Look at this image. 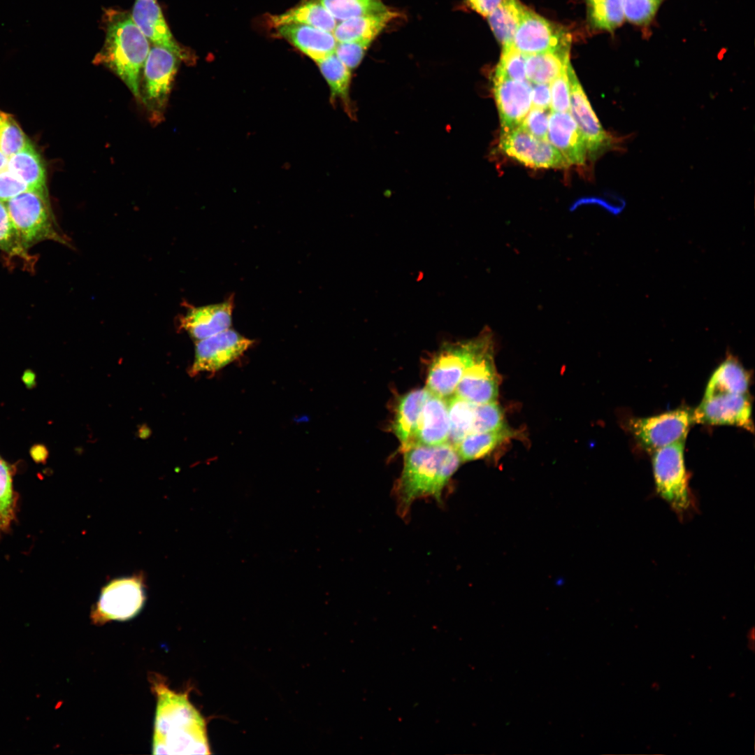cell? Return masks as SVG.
<instances>
[{
	"label": "cell",
	"mask_w": 755,
	"mask_h": 755,
	"mask_svg": "<svg viewBox=\"0 0 755 755\" xmlns=\"http://www.w3.org/2000/svg\"><path fill=\"white\" fill-rule=\"evenodd\" d=\"M15 498L12 485L11 470L0 456V530L6 531L14 517Z\"/></svg>",
	"instance_id": "d590c367"
},
{
	"label": "cell",
	"mask_w": 755,
	"mask_h": 755,
	"mask_svg": "<svg viewBox=\"0 0 755 755\" xmlns=\"http://www.w3.org/2000/svg\"><path fill=\"white\" fill-rule=\"evenodd\" d=\"M0 250L10 257L22 260L32 268L36 258L29 253L13 225L5 202L0 201Z\"/></svg>",
	"instance_id": "1f68e13d"
},
{
	"label": "cell",
	"mask_w": 755,
	"mask_h": 755,
	"mask_svg": "<svg viewBox=\"0 0 755 755\" xmlns=\"http://www.w3.org/2000/svg\"><path fill=\"white\" fill-rule=\"evenodd\" d=\"M447 402L450 422L448 443L454 447L471 432L476 405L456 394L451 396Z\"/></svg>",
	"instance_id": "4dcf8cb0"
},
{
	"label": "cell",
	"mask_w": 755,
	"mask_h": 755,
	"mask_svg": "<svg viewBox=\"0 0 755 755\" xmlns=\"http://www.w3.org/2000/svg\"><path fill=\"white\" fill-rule=\"evenodd\" d=\"M6 204L13 225L27 250L45 240L67 245L57 227L47 191L29 189Z\"/></svg>",
	"instance_id": "5b68a950"
},
{
	"label": "cell",
	"mask_w": 755,
	"mask_h": 755,
	"mask_svg": "<svg viewBox=\"0 0 755 755\" xmlns=\"http://www.w3.org/2000/svg\"><path fill=\"white\" fill-rule=\"evenodd\" d=\"M684 441L651 452L656 491L682 519L695 508L685 468Z\"/></svg>",
	"instance_id": "277c9868"
},
{
	"label": "cell",
	"mask_w": 755,
	"mask_h": 755,
	"mask_svg": "<svg viewBox=\"0 0 755 755\" xmlns=\"http://www.w3.org/2000/svg\"><path fill=\"white\" fill-rule=\"evenodd\" d=\"M371 42H338L334 54L351 71L362 62Z\"/></svg>",
	"instance_id": "60d3db41"
},
{
	"label": "cell",
	"mask_w": 755,
	"mask_h": 755,
	"mask_svg": "<svg viewBox=\"0 0 755 755\" xmlns=\"http://www.w3.org/2000/svg\"><path fill=\"white\" fill-rule=\"evenodd\" d=\"M570 34L563 27L525 8L512 45L526 55L570 50Z\"/></svg>",
	"instance_id": "9c48e42d"
},
{
	"label": "cell",
	"mask_w": 755,
	"mask_h": 755,
	"mask_svg": "<svg viewBox=\"0 0 755 755\" xmlns=\"http://www.w3.org/2000/svg\"><path fill=\"white\" fill-rule=\"evenodd\" d=\"M525 8L519 0H501L487 16L491 30L503 47L512 45Z\"/></svg>",
	"instance_id": "f1b7e54d"
},
{
	"label": "cell",
	"mask_w": 755,
	"mask_h": 755,
	"mask_svg": "<svg viewBox=\"0 0 755 755\" xmlns=\"http://www.w3.org/2000/svg\"><path fill=\"white\" fill-rule=\"evenodd\" d=\"M570 64V50L526 55V80L531 83L549 84L564 72Z\"/></svg>",
	"instance_id": "83f0119b"
},
{
	"label": "cell",
	"mask_w": 755,
	"mask_h": 755,
	"mask_svg": "<svg viewBox=\"0 0 755 755\" xmlns=\"http://www.w3.org/2000/svg\"><path fill=\"white\" fill-rule=\"evenodd\" d=\"M150 678L157 699L152 754H210L206 721L188 693L171 690L158 675Z\"/></svg>",
	"instance_id": "6da1fadb"
},
{
	"label": "cell",
	"mask_w": 755,
	"mask_h": 755,
	"mask_svg": "<svg viewBox=\"0 0 755 755\" xmlns=\"http://www.w3.org/2000/svg\"><path fill=\"white\" fill-rule=\"evenodd\" d=\"M568 68L549 83L552 112H570V87Z\"/></svg>",
	"instance_id": "ab89813d"
},
{
	"label": "cell",
	"mask_w": 755,
	"mask_h": 755,
	"mask_svg": "<svg viewBox=\"0 0 755 755\" xmlns=\"http://www.w3.org/2000/svg\"><path fill=\"white\" fill-rule=\"evenodd\" d=\"M747 640H748V644H747L748 645V649L749 650H752V652H754V641H755V631H754V626H752L751 628L749 629V631L747 632Z\"/></svg>",
	"instance_id": "c3c4849f"
},
{
	"label": "cell",
	"mask_w": 755,
	"mask_h": 755,
	"mask_svg": "<svg viewBox=\"0 0 755 755\" xmlns=\"http://www.w3.org/2000/svg\"><path fill=\"white\" fill-rule=\"evenodd\" d=\"M472 360L466 368L455 391L458 396L475 405L496 401L498 379L493 360V337L490 331L477 338Z\"/></svg>",
	"instance_id": "52a82bcc"
},
{
	"label": "cell",
	"mask_w": 755,
	"mask_h": 755,
	"mask_svg": "<svg viewBox=\"0 0 755 755\" xmlns=\"http://www.w3.org/2000/svg\"><path fill=\"white\" fill-rule=\"evenodd\" d=\"M32 459L36 462H43L48 454V450L42 445H35L30 450Z\"/></svg>",
	"instance_id": "bcb514c9"
},
{
	"label": "cell",
	"mask_w": 755,
	"mask_h": 755,
	"mask_svg": "<svg viewBox=\"0 0 755 755\" xmlns=\"http://www.w3.org/2000/svg\"><path fill=\"white\" fill-rule=\"evenodd\" d=\"M656 686L659 688V684H658L657 682H654V683H653V684H652V689H655V690H658V689L656 688Z\"/></svg>",
	"instance_id": "816d5d0a"
},
{
	"label": "cell",
	"mask_w": 755,
	"mask_h": 755,
	"mask_svg": "<svg viewBox=\"0 0 755 755\" xmlns=\"http://www.w3.org/2000/svg\"><path fill=\"white\" fill-rule=\"evenodd\" d=\"M271 23L274 27L285 24H302L333 33L337 20L319 0H306L282 14L271 17Z\"/></svg>",
	"instance_id": "d4e9b609"
},
{
	"label": "cell",
	"mask_w": 755,
	"mask_h": 755,
	"mask_svg": "<svg viewBox=\"0 0 755 755\" xmlns=\"http://www.w3.org/2000/svg\"><path fill=\"white\" fill-rule=\"evenodd\" d=\"M504 428L503 412L496 401L476 405L471 432L494 431Z\"/></svg>",
	"instance_id": "74e56055"
},
{
	"label": "cell",
	"mask_w": 755,
	"mask_h": 755,
	"mask_svg": "<svg viewBox=\"0 0 755 755\" xmlns=\"http://www.w3.org/2000/svg\"><path fill=\"white\" fill-rule=\"evenodd\" d=\"M499 147L506 155L528 167L564 168L569 166L547 140L536 138L520 126L502 132Z\"/></svg>",
	"instance_id": "8fae6325"
},
{
	"label": "cell",
	"mask_w": 755,
	"mask_h": 755,
	"mask_svg": "<svg viewBox=\"0 0 755 755\" xmlns=\"http://www.w3.org/2000/svg\"><path fill=\"white\" fill-rule=\"evenodd\" d=\"M449 434L447 400L430 393L420 413L413 445H441L448 442Z\"/></svg>",
	"instance_id": "44dd1931"
},
{
	"label": "cell",
	"mask_w": 755,
	"mask_h": 755,
	"mask_svg": "<svg viewBox=\"0 0 755 755\" xmlns=\"http://www.w3.org/2000/svg\"><path fill=\"white\" fill-rule=\"evenodd\" d=\"M150 46L131 15L120 11L106 14V38L95 56V64L114 73L141 102V81Z\"/></svg>",
	"instance_id": "3957f363"
},
{
	"label": "cell",
	"mask_w": 755,
	"mask_h": 755,
	"mask_svg": "<svg viewBox=\"0 0 755 755\" xmlns=\"http://www.w3.org/2000/svg\"><path fill=\"white\" fill-rule=\"evenodd\" d=\"M253 340L238 331L228 329L196 341L192 374L218 371L240 357Z\"/></svg>",
	"instance_id": "4fadbf2b"
},
{
	"label": "cell",
	"mask_w": 755,
	"mask_h": 755,
	"mask_svg": "<svg viewBox=\"0 0 755 755\" xmlns=\"http://www.w3.org/2000/svg\"><path fill=\"white\" fill-rule=\"evenodd\" d=\"M589 19L594 28L614 30L624 19L622 0H603L589 6Z\"/></svg>",
	"instance_id": "836d02e7"
},
{
	"label": "cell",
	"mask_w": 755,
	"mask_h": 755,
	"mask_svg": "<svg viewBox=\"0 0 755 755\" xmlns=\"http://www.w3.org/2000/svg\"><path fill=\"white\" fill-rule=\"evenodd\" d=\"M131 16L154 45L170 50L182 61H192L189 51L173 37L157 0H136Z\"/></svg>",
	"instance_id": "e0dca14e"
},
{
	"label": "cell",
	"mask_w": 755,
	"mask_h": 755,
	"mask_svg": "<svg viewBox=\"0 0 755 755\" xmlns=\"http://www.w3.org/2000/svg\"><path fill=\"white\" fill-rule=\"evenodd\" d=\"M181 61L168 50L150 48L142 73L141 103L155 120L163 115Z\"/></svg>",
	"instance_id": "8992f818"
},
{
	"label": "cell",
	"mask_w": 755,
	"mask_h": 755,
	"mask_svg": "<svg viewBox=\"0 0 755 755\" xmlns=\"http://www.w3.org/2000/svg\"><path fill=\"white\" fill-rule=\"evenodd\" d=\"M659 1H661V0H659Z\"/></svg>",
	"instance_id": "f5cc1de1"
},
{
	"label": "cell",
	"mask_w": 755,
	"mask_h": 755,
	"mask_svg": "<svg viewBox=\"0 0 755 755\" xmlns=\"http://www.w3.org/2000/svg\"><path fill=\"white\" fill-rule=\"evenodd\" d=\"M22 380L29 389L33 388L36 385V375L30 369H27L23 373Z\"/></svg>",
	"instance_id": "7dc6e473"
},
{
	"label": "cell",
	"mask_w": 755,
	"mask_h": 755,
	"mask_svg": "<svg viewBox=\"0 0 755 755\" xmlns=\"http://www.w3.org/2000/svg\"><path fill=\"white\" fill-rule=\"evenodd\" d=\"M570 115L585 141L587 154L594 159L611 145L612 139L602 127L581 86L571 64L568 68Z\"/></svg>",
	"instance_id": "9a60e30c"
},
{
	"label": "cell",
	"mask_w": 755,
	"mask_h": 755,
	"mask_svg": "<svg viewBox=\"0 0 755 755\" xmlns=\"http://www.w3.org/2000/svg\"><path fill=\"white\" fill-rule=\"evenodd\" d=\"M691 423V412L686 409H677L652 417L632 419L629 426L638 442L652 452L685 440Z\"/></svg>",
	"instance_id": "30bf717a"
},
{
	"label": "cell",
	"mask_w": 755,
	"mask_h": 755,
	"mask_svg": "<svg viewBox=\"0 0 755 755\" xmlns=\"http://www.w3.org/2000/svg\"><path fill=\"white\" fill-rule=\"evenodd\" d=\"M547 139L569 166L585 164L587 157L585 141L569 112L551 111Z\"/></svg>",
	"instance_id": "ac0fdd59"
},
{
	"label": "cell",
	"mask_w": 755,
	"mask_h": 755,
	"mask_svg": "<svg viewBox=\"0 0 755 755\" xmlns=\"http://www.w3.org/2000/svg\"><path fill=\"white\" fill-rule=\"evenodd\" d=\"M339 21L382 12L389 9L381 0H319Z\"/></svg>",
	"instance_id": "d6a6232c"
},
{
	"label": "cell",
	"mask_w": 755,
	"mask_h": 755,
	"mask_svg": "<svg viewBox=\"0 0 755 755\" xmlns=\"http://www.w3.org/2000/svg\"><path fill=\"white\" fill-rule=\"evenodd\" d=\"M6 168L32 190L47 191L45 168L38 152L29 141L8 158Z\"/></svg>",
	"instance_id": "4316f807"
},
{
	"label": "cell",
	"mask_w": 755,
	"mask_h": 755,
	"mask_svg": "<svg viewBox=\"0 0 755 755\" xmlns=\"http://www.w3.org/2000/svg\"><path fill=\"white\" fill-rule=\"evenodd\" d=\"M29 141L13 116L0 110V150L3 154L9 158Z\"/></svg>",
	"instance_id": "e575fe53"
},
{
	"label": "cell",
	"mask_w": 755,
	"mask_h": 755,
	"mask_svg": "<svg viewBox=\"0 0 755 755\" xmlns=\"http://www.w3.org/2000/svg\"><path fill=\"white\" fill-rule=\"evenodd\" d=\"M398 13L390 10L340 21L333 34L337 42H372Z\"/></svg>",
	"instance_id": "7402d4cb"
},
{
	"label": "cell",
	"mask_w": 755,
	"mask_h": 755,
	"mask_svg": "<svg viewBox=\"0 0 755 755\" xmlns=\"http://www.w3.org/2000/svg\"><path fill=\"white\" fill-rule=\"evenodd\" d=\"M531 84L532 107L542 109H550L551 93L549 84Z\"/></svg>",
	"instance_id": "ee69618b"
},
{
	"label": "cell",
	"mask_w": 755,
	"mask_h": 755,
	"mask_svg": "<svg viewBox=\"0 0 755 755\" xmlns=\"http://www.w3.org/2000/svg\"><path fill=\"white\" fill-rule=\"evenodd\" d=\"M749 384V375L741 365L733 360H726L712 373L707 384L704 398L726 394H746Z\"/></svg>",
	"instance_id": "484cf974"
},
{
	"label": "cell",
	"mask_w": 755,
	"mask_h": 755,
	"mask_svg": "<svg viewBox=\"0 0 755 755\" xmlns=\"http://www.w3.org/2000/svg\"><path fill=\"white\" fill-rule=\"evenodd\" d=\"M430 393L426 388L416 389L403 395L398 403L393 430L403 451L413 445L420 413Z\"/></svg>",
	"instance_id": "603a6c76"
},
{
	"label": "cell",
	"mask_w": 755,
	"mask_h": 755,
	"mask_svg": "<svg viewBox=\"0 0 755 755\" xmlns=\"http://www.w3.org/2000/svg\"><path fill=\"white\" fill-rule=\"evenodd\" d=\"M696 423L735 425L754 430L752 406L746 394H726L703 398L691 412Z\"/></svg>",
	"instance_id": "5bb4252c"
},
{
	"label": "cell",
	"mask_w": 755,
	"mask_h": 755,
	"mask_svg": "<svg viewBox=\"0 0 755 755\" xmlns=\"http://www.w3.org/2000/svg\"><path fill=\"white\" fill-rule=\"evenodd\" d=\"M526 55L512 45L503 46L494 77L513 80H526Z\"/></svg>",
	"instance_id": "8d00e7d4"
},
{
	"label": "cell",
	"mask_w": 755,
	"mask_h": 755,
	"mask_svg": "<svg viewBox=\"0 0 755 755\" xmlns=\"http://www.w3.org/2000/svg\"><path fill=\"white\" fill-rule=\"evenodd\" d=\"M403 452V470L393 494L398 515L405 518L417 499L431 497L443 503V491L461 461L448 442L438 445H414Z\"/></svg>",
	"instance_id": "7a4b0ae2"
},
{
	"label": "cell",
	"mask_w": 755,
	"mask_h": 755,
	"mask_svg": "<svg viewBox=\"0 0 755 755\" xmlns=\"http://www.w3.org/2000/svg\"><path fill=\"white\" fill-rule=\"evenodd\" d=\"M234 307L233 296L215 304L190 308L180 319V327L196 341L230 328Z\"/></svg>",
	"instance_id": "d6986e66"
},
{
	"label": "cell",
	"mask_w": 755,
	"mask_h": 755,
	"mask_svg": "<svg viewBox=\"0 0 755 755\" xmlns=\"http://www.w3.org/2000/svg\"><path fill=\"white\" fill-rule=\"evenodd\" d=\"M659 0H622L624 17L638 25L649 24L654 17Z\"/></svg>",
	"instance_id": "f35d334b"
},
{
	"label": "cell",
	"mask_w": 755,
	"mask_h": 755,
	"mask_svg": "<svg viewBox=\"0 0 755 755\" xmlns=\"http://www.w3.org/2000/svg\"><path fill=\"white\" fill-rule=\"evenodd\" d=\"M330 89L331 101L340 100L348 116L356 117L355 106L350 98L351 70L333 53L316 62Z\"/></svg>",
	"instance_id": "cb8c5ba5"
},
{
	"label": "cell",
	"mask_w": 755,
	"mask_h": 755,
	"mask_svg": "<svg viewBox=\"0 0 755 755\" xmlns=\"http://www.w3.org/2000/svg\"><path fill=\"white\" fill-rule=\"evenodd\" d=\"M493 92L502 132L519 127L532 107L531 82L493 77Z\"/></svg>",
	"instance_id": "2e32d148"
},
{
	"label": "cell",
	"mask_w": 755,
	"mask_h": 755,
	"mask_svg": "<svg viewBox=\"0 0 755 755\" xmlns=\"http://www.w3.org/2000/svg\"><path fill=\"white\" fill-rule=\"evenodd\" d=\"M29 189V187L7 168L0 171V201L6 203Z\"/></svg>",
	"instance_id": "7bdbcfd3"
},
{
	"label": "cell",
	"mask_w": 755,
	"mask_h": 755,
	"mask_svg": "<svg viewBox=\"0 0 755 755\" xmlns=\"http://www.w3.org/2000/svg\"><path fill=\"white\" fill-rule=\"evenodd\" d=\"M475 12L487 17L498 6L501 0H465Z\"/></svg>",
	"instance_id": "f6af8a7d"
},
{
	"label": "cell",
	"mask_w": 755,
	"mask_h": 755,
	"mask_svg": "<svg viewBox=\"0 0 755 755\" xmlns=\"http://www.w3.org/2000/svg\"><path fill=\"white\" fill-rule=\"evenodd\" d=\"M275 28L279 36L315 62L333 54L338 43L332 32L306 24L290 23Z\"/></svg>",
	"instance_id": "ffe728a7"
},
{
	"label": "cell",
	"mask_w": 755,
	"mask_h": 755,
	"mask_svg": "<svg viewBox=\"0 0 755 755\" xmlns=\"http://www.w3.org/2000/svg\"><path fill=\"white\" fill-rule=\"evenodd\" d=\"M551 109L532 107L520 127L536 138L547 140V129Z\"/></svg>",
	"instance_id": "b9f144b4"
},
{
	"label": "cell",
	"mask_w": 755,
	"mask_h": 755,
	"mask_svg": "<svg viewBox=\"0 0 755 755\" xmlns=\"http://www.w3.org/2000/svg\"><path fill=\"white\" fill-rule=\"evenodd\" d=\"M8 158L0 150V171L6 168Z\"/></svg>",
	"instance_id": "681fc988"
},
{
	"label": "cell",
	"mask_w": 755,
	"mask_h": 755,
	"mask_svg": "<svg viewBox=\"0 0 755 755\" xmlns=\"http://www.w3.org/2000/svg\"><path fill=\"white\" fill-rule=\"evenodd\" d=\"M477 338L449 346L434 359L429 368L426 389L433 394L447 398L456 387L473 357Z\"/></svg>",
	"instance_id": "7c38bea8"
},
{
	"label": "cell",
	"mask_w": 755,
	"mask_h": 755,
	"mask_svg": "<svg viewBox=\"0 0 755 755\" xmlns=\"http://www.w3.org/2000/svg\"><path fill=\"white\" fill-rule=\"evenodd\" d=\"M512 434L504 428L494 431L470 432L454 446L462 461L482 459L490 454Z\"/></svg>",
	"instance_id": "f546056e"
},
{
	"label": "cell",
	"mask_w": 755,
	"mask_h": 755,
	"mask_svg": "<svg viewBox=\"0 0 755 755\" xmlns=\"http://www.w3.org/2000/svg\"><path fill=\"white\" fill-rule=\"evenodd\" d=\"M145 601L144 579L134 575L115 579L101 591L90 618L96 625L127 621L137 615Z\"/></svg>",
	"instance_id": "ba28073f"
},
{
	"label": "cell",
	"mask_w": 755,
	"mask_h": 755,
	"mask_svg": "<svg viewBox=\"0 0 755 755\" xmlns=\"http://www.w3.org/2000/svg\"><path fill=\"white\" fill-rule=\"evenodd\" d=\"M601 1H603V0H587V4H588V6L589 7V6H591L593 5H595V4L601 2Z\"/></svg>",
	"instance_id": "f907efd6"
}]
</instances>
